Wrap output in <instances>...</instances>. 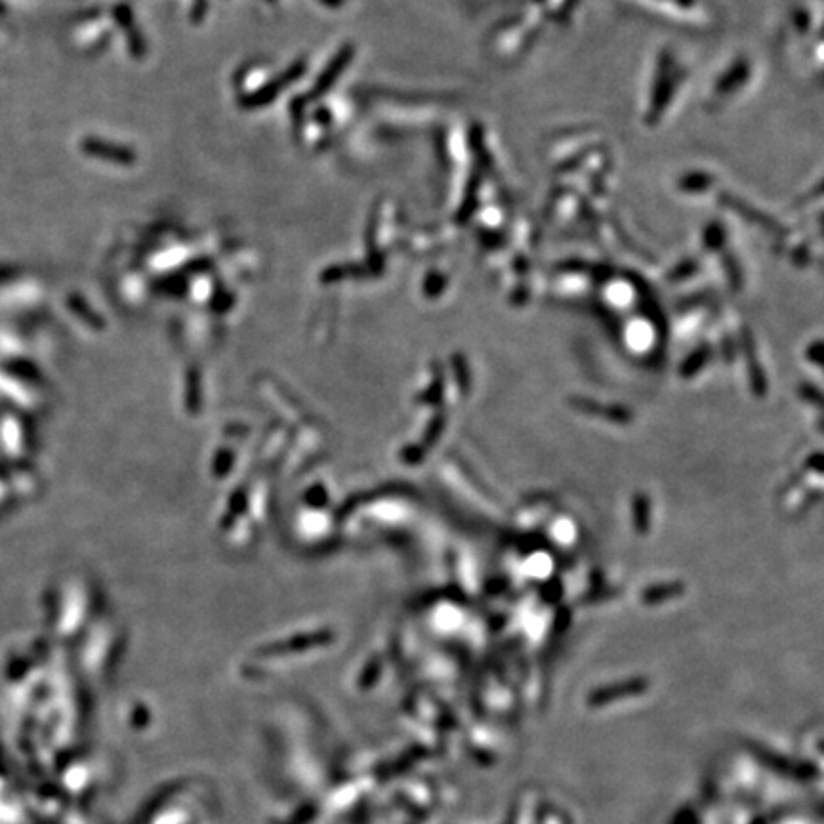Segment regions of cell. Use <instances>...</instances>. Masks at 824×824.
Returning <instances> with one entry per match:
<instances>
[{
    "instance_id": "cell-2",
    "label": "cell",
    "mask_w": 824,
    "mask_h": 824,
    "mask_svg": "<svg viewBox=\"0 0 824 824\" xmlns=\"http://www.w3.org/2000/svg\"><path fill=\"white\" fill-rule=\"evenodd\" d=\"M647 509H649V506H647V500L643 496L635 500V521H637V525L642 523V529L647 527Z\"/></svg>"
},
{
    "instance_id": "cell-1",
    "label": "cell",
    "mask_w": 824,
    "mask_h": 824,
    "mask_svg": "<svg viewBox=\"0 0 824 824\" xmlns=\"http://www.w3.org/2000/svg\"><path fill=\"white\" fill-rule=\"evenodd\" d=\"M680 590H682V586H675V584H672V586L653 588V590H649V592L645 594V601H649V603L662 601V599H666V597H670V594L674 595L675 592H680Z\"/></svg>"
}]
</instances>
